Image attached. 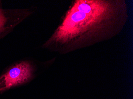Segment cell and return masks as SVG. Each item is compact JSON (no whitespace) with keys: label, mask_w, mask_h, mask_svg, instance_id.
Listing matches in <instances>:
<instances>
[{"label":"cell","mask_w":133,"mask_h":99,"mask_svg":"<svg viewBox=\"0 0 133 99\" xmlns=\"http://www.w3.org/2000/svg\"><path fill=\"white\" fill-rule=\"evenodd\" d=\"M121 0H77L45 46L60 52L91 46L112 38L128 18Z\"/></svg>","instance_id":"6da1fadb"},{"label":"cell","mask_w":133,"mask_h":99,"mask_svg":"<svg viewBox=\"0 0 133 99\" xmlns=\"http://www.w3.org/2000/svg\"><path fill=\"white\" fill-rule=\"evenodd\" d=\"M34 67L29 61L18 62L8 68L0 76V93L30 82Z\"/></svg>","instance_id":"7a4b0ae2"},{"label":"cell","mask_w":133,"mask_h":99,"mask_svg":"<svg viewBox=\"0 0 133 99\" xmlns=\"http://www.w3.org/2000/svg\"><path fill=\"white\" fill-rule=\"evenodd\" d=\"M12 10L4 9L0 4V37L7 34L16 25L15 21L13 20Z\"/></svg>","instance_id":"3957f363"}]
</instances>
